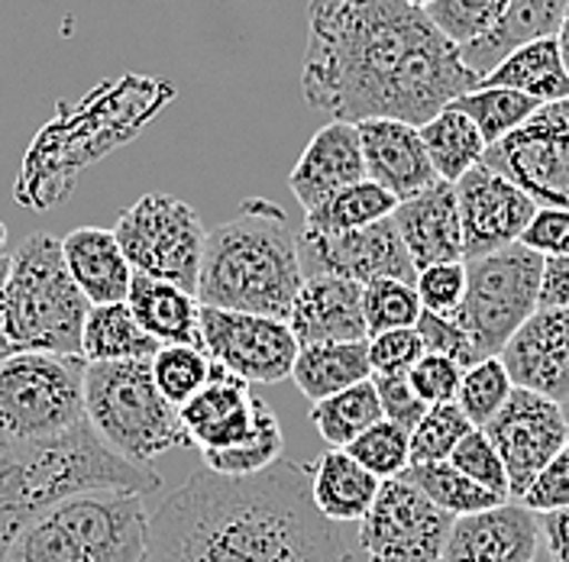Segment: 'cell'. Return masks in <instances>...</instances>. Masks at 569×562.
Instances as JSON below:
<instances>
[{
    "instance_id": "cell-39",
    "label": "cell",
    "mask_w": 569,
    "mask_h": 562,
    "mask_svg": "<svg viewBox=\"0 0 569 562\" xmlns=\"http://www.w3.org/2000/svg\"><path fill=\"white\" fill-rule=\"evenodd\" d=\"M353 459H359L372 475L382 482L401 475L411 465V430L405 423L382 418L369 430H362L350 446H343Z\"/></svg>"
},
{
    "instance_id": "cell-27",
    "label": "cell",
    "mask_w": 569,
    "mask_h": 562,
    "mask_svg": "<svg viewBox=\"0 0 569 562\" xmlns=\"http://www.w3.org/2000/svg\"><path fill=\"white\" fill-rule=\"evenodd\" d=\"M379 489L382 479L372 475L343 446H330L311 465V498L320 514L330 518L333 524H359L372 508Z\"/></svg>"
},
{
    "instance_id": "cell-35",
    "label": "cell",
    "mask_w": 569,
    "mask_h": 562,
    "mask_svg": "<svg viewBox=\"0 0 569 562\" xmlns=\"http://www.w3.org/2000/svg\"><path fill=\"white\" fill-rule=\"evenodd\" d=\"M450 104L460 107L462 113H469V120L479 127V133L492 145V142L505 140L511 130H518L540 107V101H533L531 94L515 91V88L476 84L472 91H462L460 98H453Z\"/></svg>"
},
{
    "instance_id": "cell-36",
    "label": "cell",
    "mask_w": 569,
    "mask_h": 562,
    "mask_svg": "<svg viewBox=\"0 0 569 562\" xmlns=\"http://www.w3.org/2000/svg\"><path fill=\"white\" fill-rule=\"evenodd\" d=\"M282 423H279L276 411L269 404H262L259 423L243 443L227 446V450H211V453H201V456H204V465L220 472V475H252V472H262L266 465H272L276 459H282Z\"/></svg>"
},
{
    "instance_id": "cell-41",
    "label": "cell",
    "mask_w": 569,
    "mask_h": 562,
    "mask_svg": "<svg viewBox=\"0 0 569 562\" xmlns=\"http://www.w3.org/2000/svg\"><path fill=\"white\" fill-rule=\"evenodd\" d=\"M476 423L462 414L457 401H443V404H430L425 418L411 430V462H440L450 459L462 436L472 430Z\"/></svg>"
},
{
    "instance_id": "cell-20",
    "label": "cell",
    "mask_w": 569,
    "mask_h": 562,
    "mask_svg": "<svg viewBox=\"0 0 569 562\" xmlns=\"http://www.w3.org/2000/svg\"><path fill=\"white\" fill-rule=\"evenodd\" d=\"M359 142L366 159V178L379 181L398 201L415 198L437 181V169L427 155L425 137L418 123L398 117H369L359 120Z\"/></svg>"
},
{
    "instance_id": "cell-3",
    "label": "cell",
    "mask_w": 569,
    "mask_h": 562,
    "mask_svg": "<svg viewBox=\"0 0 569 562\" xmlns=\"http://www.w3.org/2000/svg\"><path fill=\"white\" fill-rule=\"evenodd\" d=\"M305 269L288 217L266 198H249L204 240L198 301L223 311L282 317L301 291Z\"/></svg>"
},
{
    "instance_id": "cell-28",
    "label": "cell",
    "mask_w": 569,
    "mask_h": 562,
    "mask_svg": "<svg viewBox=\"0 0 569 562\" xmlns=\"http://www.w3.org/2000/svg\"><path fill=\"white\" fill-rule=\"evenodd\" d=\"M372 379L369 362V340H327V343H305L295 365L291 382L311 401L330 398L343 388Z\"/></svg>"
},
{
    "instance_id": "cell-57",
    "label": "cell",
    "mask_w": 569,
    "mask_h": 562,
    "mask_svg": "<svg viewBox=\"0 0 569 562\" xmlns=\"http://www.w3.org/2000/svg\"><path fill=\"white\" fill-rule=\"evenodd\" d=\"M411 3H418V7H427V3H433V0H411Z\"/></svg>"
},
{
    "instance_id": "cell-53",
    "label": "cell",
    "mask_w": 569,
    "mask_h": 562,
    "mask_svg": "<svg viewBox=\"0 0 569 562\" xmlns=\"http://www.w3.org/2000/svg\"><path fill=\"white\" fill-rule=\"evenodd\" d=\"M557 39H560L563 62H567V69H569V3H567V13H563V23H560V33H557Z\"/></svg>"
},
{
    "instance_id": "cell-25",
    "label": "cell",
    "mask_w": 569,
    "mask_h": 562,
    "mask_svg": "<svg viewBox=\"0 0 569 562\" xmlns=\"http://www.w3.org/2000/svg\"><path fill=\"white\" fill-rule=\"evenodd\" d=\"M567 3L569 0H508L505 13L498 17L492 30H486L479 39L460 46L462 62L479 78H486L518 46H528L533 39L560 33Z\"/></svg>"
},
{
    "instance_id": "cell-8",
    "label": "cell",
    "mask_w": 569,
    "mask_h": 562,
    "mask_svg": "<svg viewBox=\"0 0 569 562\" xmlns=\"http://www.w3.org/2000/svg\"><path fill=\"white\" fill-rule=\"evenodd\" d=\"M84 411L107 446L137 465H152V459L194 446L178 404L156 385L149 359L88 362Z\"/></svg>"
},
{
    "instance_id": "cell-56",
    "label": "cell",
    "mask_w": 569,
    "mask_h": 562,
    "mask_svg": "<svg viewBox=\"0 0 569 562\" xmlns=\"http://www.w3.org/2000/svg\"><path fill=\"white\" fill-rule=\"evenodd\" d=\"M563 418H567V430H569V401H563Z\"/></svg>"
},
{
    "instance_id": "cell-49",
    "label": "cell",
    "mask_w": 569,
    "mask_h": 562,
    "mask_svg": "<svg viewBox=\"0 0 569 562\" xmlns=\"http://www.w3.org/2000/svg\"><path fill=\"white\" fill-rule=\"evenodd\" d=\"M521 504H528L533 514L567 508L569 504V440L557 456L547 462V469L533 479V485L525 492Z\"/></svg>"
},
{
    "instance_id": "cell-12",
    "label": "cell",
    "mask_w": 569,
    "mask_h": 562,
    "mask_svg": "<svg viewBox=\"0 0 569 562\" xmlns=\"http://www.w3.org/2000/svg\"><path fill=\"white\" fill-rule=\"evenodd\" d=\"M482 162L525 188L537 208H569V98L537 107Z\"/></svg>"
},
{
    "instance_id": "cell-26",
    "label": "cell",
    "mask_w": 569,
    "mask_h": 562,
    "mask_svg": "<svg viewBox=\"0 0 569 562\" xmlns=\"http://www.w3.org/2000/svg\"><path fill=\"white\" fill-rule=\"evenodd\" d=\"M127 304L142 330L159 343H201V301L176 281L133 272Z\"/></svg>"
},
{
    "instance_id": "cell-45",
    "label": "cell",
    "mask_w": 569,
    "mask_h": 562,
    "mask_svg": "<svg viewBox=\"0 0 569 562\" xmlns=\"http://www.w3.org/2000/svg\"><path fill=\"white\" fill-rule=\"evenodd\" d=\"M418 333L425 340L427 352H443L450 359H457L462 369L476 365L482 355L476 350L469 330L462 327L460 314H433V311H421L418 317Z\"/></svg>"
},
{
    "instance_id": "cell-37",
    "label": "cell",
    "mask_w": 569,
    "mask_h": 562,
    "mask_svg": "<svg viewBox=\"0 0 569 562\" xmlns=\"http://www.w3.org/2000/svg\"><path fill=\"white\" fill-rule=\"evenodd\" d=\"M149 365H152V379H156L159 391L181 408L198 388L208 382L213 359L201 343H159Z\"/></svg>"
},
{
    "instance_id": "cell-10",
    "label": "cell",
    "mask_w": 569,
    "mask_h": 562,
    "mask_svg": "<svg viewBox=\"0 0 569 562\" xmlns=\"http://www.w3.org/2000/svg\"><path fill=\"white\" fill-rule=\"evenodd\" d=\"M113 233L133 272L198 291L208 230L194 208L172 194L152 191L120 213Z\"/></svg>"
},
{
    "instance_id": "cell-40",
    "label": "cell",
    "mask_w": 569,
    "mask_h": 562,
    "mask_svg": "<svg viewBox=\"0 0 569 562\" xmlns=\"http://www.w3.org/2000/svg\"><path fill=\"white\" fill-rule=\"evenodd\" d=\"M511 391H515V382H511L505 362L498 355H489V359H479L476 365H469L462 372L457 404L476 426H486L505 408Z\"/></svg>"
},
{
    "instance_id": "cell-33",
    "label": "cell",
    "mask_w": 569,
    "mask_h": 562,
    "mask_svg": "<svg viewBox=\"0 0 569 562\" xmlns=\"http://www.w3.org/2000/svg\"><path fill=\"white\" fill-rule=\"evenodd\" d=\"M398 208V198L386 191L379 181L362 178L350 188L330 194L327 201H320L318 208L305 211V227L320 230V233H340V230H356V227H369L376 220H386Z\"/></svg>"
},
{
    "instance_id": "cell-4",
    "label": "cell",
    "mask_w": 569,
    "mask_h": 562,
    "mask_svg": "<svg viewBox=\"0 0 569 562\" xmlns=\"http://www.w3.org/2000/svg\"><path fill=\"white\" fill-rule=\"evenodd\" d=\"M162 485L152 465L117 456L91 430L59 450H20L0 440V562L17 533L59 498L94 489L149 494Z\"/></svg>"
},
{
    "instance_id": "cell-2",
    "label": "cell",
    "mask_w": 569,
    "mask_h": 562,
    "mask_svg": "<svg viewBox=\"0 0 569 562\" xmlns=\"http://www.w3.org/2000/svg\"><path fill=\"white\" fill-rule=\"evenodd\" d=\"M146 562H353L311 498V465L276 459L252 475L194 472L149 518Z\"/></svg>"
},
{
    "instance_id": "cell-43",
    "label": "cell",
    "mask_w": 569,
    "mask_h": 562,
    "mask_svg": "<svg viewBox=\"0 0 569 562\" xmlns=\"http://www.w3.org/2000/svg\"><path fill=\"white\" fill-rule=\"evenodd\" d=\"M450 462L460 472H466L472 482L486 485L489 492L501 494V498H508V472H505V462H501L498 450L492 446V440H489V433L482 426H472L462 436L460 443H457V450L450 453Z\"/></svg>"
},
{
    "instance_id": "cell-16",
    "label": "cell",
    "mask_w": 569,
    "mask_h": 562,
    "mask_svg": "<svg viewBox=\"0 0 569 562\" xmlns=\"http://www.w3.org/2000/svg\"><path fill=\"white\" fill-rule=\"evenodd\" d=\"M457 184L462 220V259L511 247L521 240L537 213V201L511 178H505L486 162L469 169Z\"/></svg>"
},
{
    "instance_id": "cell-13",
    "label": "cell",
    "mask_w": 569,
    "mask_h": 562,
    "mask_svg": "<svg viewBox=\"0 0 569 562\" xmlns=\"http://www.w3.org/2000/svg\"><path fill=\"white\" fill-rule=\"evenodd\" d=\"M201 347L217 365L237 372L249 385H276L291 379L301 350L291 323L282 317L223 311L201 304Z\"/></svg>"
},
{
    "instance_id": "cell-17",
    "label": "cell",
    "mask_w": 569,
    "mask_h": 562,
    "mask_svg": "<svg viewBox=\"0 0 569 562\" xmlns=\"http://www.w3.org/2000/svg\"><path fill=\"white\" fill-rule=\"evenodd\" d=\"M511 382L553 401H569V311L537 308L501 347Z\"/></svg>"
},
{
    "instance_id": "cell-5",
    "label": "cell",
    "mask_w": 569,
    "mask_h": 562,
    "mask_svg": "<svg viewBox=\"0 0 569 562\" xmlns=\"http://www.w3.org/2000/svg\"><path fill=\"white\" fill-rule=\"evenodd\" d=\"M146 494L94 489L59 498L17 533L3 562H146Z\"/></svg>"
},
{
    "instance_id": "cell-54",
    "label": "cell",
    "mask_w": 569,
    "mask_h": 562,
    "mask_svg": "<svg viewBox=\"0 0 569 562\" xmlns=\"http://www.w3.org/2000/svg\"><path fill=\"white\" fill-rule=\"evenodd\" d=\"M10 262H13V255L0 252V304H3V291H7V279H10Z\"/></svg>"
},
{
    "instance_id": "cell-38",
    "label": "cell",
    "mask_w": 569,
    "mask_h": 562,
    "mask_svg": "<svg viewBox=\"0 0 569 562\" xmlns=\"http://www.w3.org/2000/svg\"><path fill=\"white\" fill-rule=\"evenodd\" d=\"M362 311H366V327L372 337L395 327H415L425 304H421L415 281L386 275V279H372L362 284Z\"/></svg>"
},
{
    "instance_id": "cell-9",
    "label": "cell",
    "mask_w": 569,
    "mask_h": 562,
    "mask_svg": "<svg viewBox=\"0 0 569 562\" xmlns=\"http://www.w3.org/2000/svg\"><path fill=\"white\" fill-rule=\"evenodd\" d=\"M543 255L525 243L466 259V298L457 311L482 359L498 355L508 337L540 308Z\"/></svg>"
},
{
    "instance_id": "cell-55",
    "label": "cell",
    "mask_w": 569,
    "mask_h": 562,
    "mask_svg": "<svg viewBox=\"0 0 569 562\" xmlns=\"http://www.w3.org/2000/svg\"><path fill=\"white\" fill-rule=\"evenodd\" d=\"M3 243H7V227L0 223V247H3Z\"/></svg>"
},
{
    "instance_id": "cell-24",
    "label": "cell",
    "mask_w": 569,
    "mask_h": 562,
    "mask_svg": "<svg viewBox=\"0 0 569 562\" xmlns=\"http://www.w3.org/2000/svg\"><path fill=\"white\" fill-rule=\"evenodd\" d=\"M62 255H66L71 279L91 304L127 301L133 265L127 262L113 230L78 227L62 240Z\"/></svg>"
},
{
    "instance_id": "cell-31",
    "label": "cell",
    "mask_w": 569,
    "mask_h": 562,
    "mask_svg": "<svg viewBox=\"0 0 569 562\" xmlns=\"http://www.w3.org/2000/svg\"><path fill=\"white\" fill-rule=\"evenodd\" d=\"M427 155L437 169V175L447 181H460L469 169H476L486 159L489 142L479 133V127L462 113L460 107H440L430 120L421 123Z\"/></svg>"
},
{
    "instance_id": "cell-50",
    "label": "cell",
    "mask_w": 569,
    "mask_h": 562,
    "mask_svg": "<svg viewBox=\"0 0 569 562\" xmlns=\"http://www.w3.org/2000/svg\"><path fill=\"white\" fill-rule=\"evenodd\" d=\"M533 252L547 255H569V208H537L521 240Z\"/></svg>"
},
{
    "instance_id": "cell-22",
    "label": "cell",
    "mask_w": 569,
    "mask_h": 562,
    "mask_svg": "<svg viewBox=\"0 0 569 562\" xmlns=\"http://www.w3.org/2000/svg\"><path fill=\"white\" fill-rule=\"evenodd\" d=\"M362 178H366V159H362L359 127L350 120H330L305 145L301 159L288 175V188L298 198V204L311 211L330 194L350 188Z\"/></svg>"
},
{
    "instance_id": "cell-34",
    "label": "cell",
    "mask_w": 569,
    "mask_h": 562,
    "mask_svg": "<svg viewBox=\"0 0 569 562\" xmlns=\"http://www.w3.org/2000/svg\"><path fill=\"white\" fill-rule=\"evenodd\" d=\"M401 475L408 482H415L430 501H437L453 518L496 508L501 501H511V498H501V494L489 492L486 485L472 482L450 459H440V462H411Z\"/></svg>"
},
{
    "instance_id": "cell-6",
    "label": "cell",
    "mask_w": 569,
    "mask_h": 562,
    "mask_svg": "<svg viewBox=\"0 0 569 562\" xmlns=\"http://www.w3.org/2000/svg\"><path fill=\"white\" fill-rule=\"evenodd\" d=\"M84 372V355L0 352V440L20 450H59L91 433Z\"/></svg>"
},
{
    "instance_id": "cell-21",
    "label": "cell",
    "mask_w": 569,
    "mask_h": 562,
    "mask_svg": "<svg viewBox=\"0 0 569 562\" xmlns=\"http://www.w3.org/2000/svg\"><path fill=\"white\" fill-rule=\"evenodd\" d=\"M395 223L411 252L415 269H427L437 262H457L462 259V220L457 184L447 178H437L418 191L415 198L398 201Z\"/></svg>"
},
{
    "instance_id": "cell-19",
    "label": "cell",
    "mask_w": 569,
    "mask_h": 562,
    "mask_svg": "<svg viewBox=\"0 0 569 562\" xmlns=\"http://www.w3.org/2000/svg\"><path fill=\"white\" fill-rule=\"evenodd\" d=\"M262 404L266 401L249 391L247 379L213 362L208 382L178 411H181V423L191 443L201 453H211V450H227V446L243 443L259 423Z\"/></svg>"
},
{
    "instance_id": "cell-47",
    "label": "cell",
    "mask_w": 569,
    "mask_h": 562,
    "mask_svg": "<svg viewBox=\"0 0 569 562\" xmlns=\"http://www.w3.org/2000/svg\"><path fill=\"white\" fill-rule=\"evenodd\" d=\"M462 369L457 359L443 355V352H425L415 369H411V385L418 391V398L425 404H443V401H457V391L462 382Z\"/></svg>"
},
{
    "instance_id": "cell-15",
    "label": "cell",
    "mask_w": 569,
    "mask_h": 562,
    "mask_svg": "<svg viewBox=\"0 0 569 562\" xmlns=\"http://www.w3.org/2000/svg\"><path fill=\"white\" fill-rule=\"evenodd\" d=\"M298 255H301L305 279L340 275V279L366 284L386 275L408 281H415L418 275L395 217L376 220L369 227H356V230H340V233H320V230L305 227L298 233Z\"/></svg>"
},
{
    "instance_id": "cell-30",
    "label": "cell",
    "mask_w": 569,
    "mask_h": 562,
    "mask_svg": "<svg viewBox=\"0 0 569 562\" xmlns=\"http://www.w3.org/2000/svg\"><path fill=\"white\" fill-rule=\"evenodd\" d=\"M156 350H159V340L142 330L127 301L91 304L84 330H81V355L88 362L152 359Z\"/></svg>"
},
{
    "instance_id": "cell-7",
    "label": "cell",
    "mask_w": 569,
    "mask_h": 562,
    "mask_svg": "<svg viewBox=\"0 0 569 562\" xmlns=\"http://www.w3.org/2000/svg\"><path fill=\"white\" fill-rule=\"evenodd\" d=\"M91 301L74 284L62 240L30 233L10 262L0 304V352L49 350L81 355V330Z\"/></svg>"
},
{
    "instance_id": "cell-32",
    "label": "cell",
    "mask_w": 569,
    "mask_h": 562,
    "mask_svg": "<svg viewBox=\"0 0 569 562\" xmlns=\"http://www.w3.org/2000/svg\"><path fill=\"white\" fill-rule=\"evenodd\" d=\"M382 418V398L372 379L356 382L330 398H320L311 408V423L330 446H350L362 430H369Z\"/></svg>"
},
{
    "instance_id": "cell-1",
    "label": "cell",
    "mask_w": 569,
    "mask_h": 562,
    "mask_svg": "<svg viewBox=\"0 0 569 562\" xmlns=\"http://www.w3.org/2000/svg\"><path fill=\"white\" fill-rule=\"evenodd\" d=\"M479 74L411 0H311L301 66L305 101L333 120L425 123Z\"/></svg>"
},
{
    "instance_id": "cell-46",
    "label": "cell",
    "mask_w": 569,
    "mask_h": 562,
    "mask_svg": "<svg viewBox=\"0 0 569 562\" xmlns=\"http://www.w3.org/2000/svg\"><path fill=\"white\" fill-rule=\"evenodd\" d=\"M427 352L418 327H395L369 337L372 372H411L415 362Z\"/></svg>"
},
{
    "instance_id": "cell-48",
    "label": "cell",
    "mask_w": 569,
    "mask_h": 562,
    "mask_svg": "<svg viewBox=\"0 0 569 562\" xmlns=\"http://www.w3.org/2000/svg\"><path fill=\"white\" fill-rule=\"evenodd\" d=\"M372 382H376V391L382 398L386 418L415 430L430 404L418 398V391L411 385V372H372Z\"/></svg>"
},
{
    "instance_id": "cell-23",
    "label": "cell",
    "mask_w": 569,
    "mask_h": 562,
    "mask_svg": "<svg viewBox=\"0 0 569 562\" xmlns=\"http://www.w3.org/2000/svg\"><path fill=\"white\" fill-rule=\"evenodd\" d=\"M288 323L301 347L327 340H369L362 284L340 275H308L291 304Z\"/></svg>"
},
{
    "instance_id": "cell-52",
    "label": "cell",
    "mask_w": 569,
    "mask_h": 562,
    "mask_svg": "<svg viewBox=\"0 0 569 562\" xmlns=\"http://www.w3.org/2000/svg\"><path fill=\"white\" fill-rule=\"evenodd\" d=\"M540 521V540L547 546V556L553 562H569V504L537 514Z\"/></svg>"
},
{
    "instance_id": "cell-11",
    "label": "cell",
    "mask_w": 569,
    "mask_h": 562,
    "mask_svg": "<svg viewBox=\"0 0 569 562\" xmlns=\"http://www.w3.org/2000/svg\"><path fill=\"white\" fill-rule=\"evenodd\" d=\"M453 521L415 482L395 475L359 521V546L369 562H440Z\"/></svg>"
},
{
    "instance_id": "cell-42",
    "label": "cell",
    "mask_w": 569,
    "mask_h": 562,
    "mask_svg": "<svg viewBox=\"0 0 569 562\" xmlns=\"http://www.w3.org/2000/svg\"><path fill=\"white\" fill-rule=\"evenodd\" d=\"M508 0H433L427 3V17L440 27V33L450 36L457 46H466L472 39L492 30L498 17L505 13Z\"/></svg>"
},
{
    "instance_id": "cell-14",
    "label": "cell",
    "mask_w": 569,
    "mask_h": 562,
    "mask_svg": "<svg viewBox=\"0 0 569 562\" xmlns=\"http://www.w3.org/2000/svg\"><path fill=\"white\" fill-rule=\"evenodd\" d=\"M482 430L489 433L492 446L505 462L511 501L525 498L533 479L547 469V462L557 456L569 440L563 404L518 385L505 401V408Z\"/></svg>"
},
{
    "instance_id": "cell-51",
    "label": "cell",
    "mask_w": 569,
    "mask_h": 562,
    "mask_svg": "<svg viewBox=\"0 0 569 562\" xmlns=\"http://www.w3.org/2000/svg\"><path fill=\"white\" fill-rule=\"evenodd\" d=\"M540 308L569 311V255H547L540 275Z\"/></svg>"
},
{
    "instance_id": "cell-18",
    "label": "cell",
    "mask_w": 569,
    "mask_h": 562,
    "mask_svg": "<svg viewBox=\"0 0 569 562\" xmlns=\"http://www.w3.org/2000/svg\"><path fill=\"white\" fill-rule=\"evenodd\" d=\"M537 514L521 501H501L486 511L460 514L450 528L440 562H537Z\"/></svg>"
},
{
    "instance_id": "cell-44",
    "label": "cell",
    "mask_w": 569,
    "mask_h": 562,
    "mask_svg": "<svg viewBox=\"0 0 569 562\" xmlns=\"http://www.w3.org/2000/svg\"><path fill=\"white\" fill-rule=\"evenodd\" d=\"M466 281H469L466 279V259H457V262H437V265L418 269L415 288L421 294L425 311L457 314L462 308V298H466Z\"/></svg>"
},
{
    "instance_id": "cell-29",
    "label": "cell",
    "mask_w": 569,
    "mask_h": 562,
    "mask_svg": "<svg viewBox=\"0 0 569 562\" xmlns=\"http://www.w3.org/2000/svg\"><path fill=\"white\" fill-rule=\"evenodd\" d=\"M479 84L515 88V91L531 94L540 104L563 101V98H569V69L563 62L560 39L543 36V39H533L528 46H518L486 78H479Z\"/></svg>"
}]
</instances>
